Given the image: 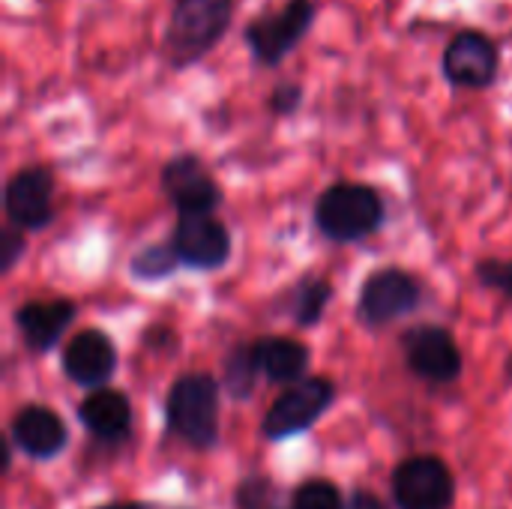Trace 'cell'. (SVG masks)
<instances>
[{
  "mask_svg": "<svg viewBox=\"0 0 512 509\" xmlns=\"http://www.w3.org/2000/svg\"><path fill=\"white\" fill-rule=\"evenodd\" d=\"M219 393L210 372L180 375L165 396L168 432L192 450H213L219 444Z\"/></svg>",
  "mask_w": 512,
  "mask_h": 509,
  "instance_id": "cell-3",
  "label": "cell"
},
{
  "mask_svg": "<svg viewBox=\"0 0 512 509\" xmlns=\"http://www.w3.org/2000/svg\"><path fill=\"white\" fill-rule=\"evenodd\" d=\"M24 234H27V231H21V228L12 225V222H6V228L0 231V270H3V273H12L15 264L24 258V252H27Z\"/></svg>",
  "mask_w": 512,
  "mask_h": 509,
  "instance_id": "cell-25",
  "label": "cell"
},
{
  "mask_svg": "<svg viewBox=\"0 0 512 509\" xmlns=\"http://www.w3.org/2000/svg\"><path fill=\"white\" fill-rule=\"evenodd\" d=\"M93 509H162L153 507V504H144V501H114V504H102V507Z\"/></svg>",
  "mask_w": 512,
  "mask_h": 509,
  "instance_id": "cell-27",
  "label": "cell"
},
{
  "mask_svg": "<svg viewBox=\"0 0 512 509\" xmlns=\"http://www.w3.org/2000/svg\"><path fill=\"white\" fill-rule=\"evenodd\" d=\"M177 267H183V264H180V258H177V252H174V246H171V240L150 243V246L138 249V252L132 255V261H129V273H132L135 279H144V282L165 279V276H171Z\"/></svg>",
  "mask_w": 512,
  "mask_h": 509,
  "instance_id": "cell-21",
  "label": "cell"
},
{
  "mask_svg": "<svg viewBox=\"0 0 512 509\" xmlns=\"http://www.w3.org/2000/svg\"><path fill=\"white\" fill-rule=\"evenodd\" d=\"M312 222L318 234L336 246L363 243L384 228L387 204L375 186L357 180H339L318 195L312 207Z\"/></svg>",
  "mask_w": 512,
  "mask_h": 509,
  "instance_id": "cell-1",
  "label": "cell"
},
{
  "mask_svg": "<svg viewBox=\"0 0 512 509\" xmlns=\"http://www.w3.org/2000/svg\"><path fill=\"white\" fill-rule=\"evenodd\" d=\"M336 402V384L324 375H306L288 384L264 414L261 432L267 441H285L312 429Z\"/></svg>",
  "mask_w": 512,
  "mask_h": 509,
  "instance_id": "cell-6",
  "label": "cell"
},
{
  "mask_svg": "<svg viewBox=\"0 0 512 509\" xmlns=\"http://www.w3.org/2000/svg\"><path fill=\"white\" fill-rule=\"evenodd\" d=\"M441 69L456 90H486L498 81L501 48L483 30H459L444 48Z\"/></svg>",
  "mask_w": 512,
  "mask_h": 509,
  "instance_id": "cell-11",
  "label": "cell"
},
{
  "mask_svg": "<svg viewBox=\"0 0 512 509\" xmlns=\"http://www.w3.org/2000/svg\"><path fill=\"white\" fill-rule=\"evenodd\" d=\"M54 171L51 165H24L18 168L3 189V213L6 222L18 225L21 231H42L54 222L57 204L54 195Z\"/></svg>",
  "mask_w": 512,
  "mask_h": 509,
  "instance_id": "cell-8",
  "label": "cell"
},
{
  "mask_svg": "<svg viewBox=\"0 0 512 509\" xmlns=\"http://www.w3.org/2000/svg\"><path fill=\"white\" fill-rule=\"evenodd\" d=\"M174 509H177V507H174Z\"/></svg>",
  "mask_w": 512,
  "mask_h": 509,
  "instance_id": "cell-28",
  "label": "cell"
},
{
  "mask_svg": "<svg viewBox=\"0 0 512 509\" xmlns=\"http://www.w3.org/2000/svg\"><path fill=\"white\" fill-rule=\"evenodd\" d=\"M393 498L399 509H450L456 501V480L444 459L411 456L393 471Z\"/></svg>",
  "mask_w": 512,
  "mask_h": 509,
  "instance_id": "cell-10",
  "label": "cell"
},
{
  "mask_svg": "<svg viewBox=\"0 0 512 509\" xmlns=\"http://www.w3.org/2000/svg\"><path fill=\"white\" fill-rule=\"evenodd\" d=\"M171 246L183 267L210 273L231 261L234 240L228 225L216 213H183L171 231Z\"/></svg>",
  "mask_w": 512,
  "mask_h": 509,
  "instance_id": "cell-9",
  "label": "cell"
},
{
  "mask_svg": "<svg viewBox=\"0 0 512 509\" xmlns=\"http://www.w3.org/2000/svg\"><path fill=\"white\" fill-rule=\"evenodd\" d=\"M315 18H318V0H285L279 9L249 18L243 27V39L255 63L273 69L285 63L294 54V48L309 36Z\"/></svg>",
  "mask_w": 512,
  "mask_h": 509,
  "instance_id": "cell-4",
  "label": "cell"
},
{
  "mask_svg": "<svg viewBox=\"0 0 512 509\" xmlns=\"http://www.w3.org/2000/svg\"><path fill=\"white\" fill-rule=\"evenodd\" d=\"M78 420L90 438L102 444H120L132 432V402L123 390L96 387L87 393V399H81Z\"/></svg>",
  "mask_w": 512,
  "mask_h": 509,
  "instance_id": "cell-16",
  "label": "cell"
},
{
  "mask_svg": "<svg viewBox=\"0 0 512 509\" xmlns=\"http://www.w3.org/2000/svg\"><path fill=\"white\" fill-rule=\"evenodd\" d=\"M474 273L483 288L498 291L507 300H512V258H483V261H477Z\"/></svg>",
  "mask_w": 512,
  "mask_h": 509,
  "instance_id": "cell-23",
  "label": "cell"
},
{
  "mask_svg": "<svg viewBox=\"0 0 512 509\" xmlns=\"http://www.w3.org/2000/svg\"><path fill=\"white\" fill-rule=\"evenodd\" d=\"M330 300H333L330 279L309 273L297 285H291V291H288V312H291L297 327H318L324 312H327V306H330Z\"/></svg>",
  "mask_w": 512,
  "mask_h": 509,
  "instance_id": "cell-18",
  "label": "cell"
},
{
  "mask_svg": "<svg viewBox=\"0 0 512 509\" xmlns=\"http://www.w3.org/2000/svg\"><path fill=\"white\" fill-rule=\"evenodd\" d=\"M303 99H306V90L300 81H279L267 96V108L273 117H291L300 111Z\"/></svg>",
  "mask_w": 512,
  "mask_h": 509,
  "instance_id": "cell-24",
  "label": "cell"
},
{
  "mask_svg": "<svg viewBox=\"0 0 512 509\" xmlns=\"http://www.w3.org/2000/svg\"><path fill=\"white\" fill-rule=\"evenodd\" d=\"M405 366L426 384H456L465 369L462 348L456 336L441 324H414L399 339Z\"/></svg>",
  "mask_w": 512,
  "mask_h": 509,
  "instance_id": "cell-7",
  "label": "cell"
},
{
  "mask_svg": "<svg viewBox=\"0 0 512 509\" xmlns=\"http://www.w3.org/2000/svg\"><path fill=\"white\" fill-rule=\"evenodd\" d=\"M345 509H390L375 492H369V489H357L351 498H348V504Z\"/></svg>",
  "mask_w": 512,
  "mask_h": 509,
  "instance_id": "cell-26",
  "label": "cell"
},
{
  "mask_svg": "<svg viewBox=\"0 0 512 509\" xmlns=\"http://www.w3.org/2000/svg\"><path fill=\"white\" fill-rule=\"evenodd\" d=\"M261 378V369L255 363V351L252 342H240L228 351L225 363H222V384L231 393V399L246 402L255 393V384Z\"/></svg>",
  "mask_w": 512,
  "mask_h": 509,
  "instance_id": "cell-19",
  "label": "cell"
},
{
  "mask_svg": "<svg viewBox=\"0 0 512 509\" xmlns=\"http://www.w3.org/2000/svg\"><path fill=\"white\" fill-rule=\"evenodd\" d=\"M234 509H291V501L270 477L249 474L234 489Z\"/></svg>",
  "mask_w": 512,
  "mask_h": 509,
  "instance_id": "cell-20",
  "label": "cell"
},
{
  "mask_svg": "<svg viewBox=\"0 0 512 509\" xmlns=\"http://www.w3.org/2000/svg\"><path fill=\"white\" fill-rule=\"evenodd\" d=\"M426 300V285L417 273L390 264L372 270L357 297V318L366 327H387L408 315H414Z\"/></svg>",
  "mask_w": 512,
  "mask_h": 509,
  "instance_id": "cell-5",
  "label": "cell"
},
{
  "mask_svg": "<svg viewBox=\"0 0 512 509\" xmlns=\"http://www.w3.org/2000/svg\"><path fill=\"white\" fill-rule=\"evenodd\" d=\"M162 195L171 201L177 216L183 213H216L222 204V186L195 153H177L162 165Z\"/></svg>",
  "mask_w": 512,
  "mask_h": 509,
  "instance_id": "cell-12",
  "label": "cell"
},
{
  "mask_svg": "<svg viewBox=\"0 0 512 509\" xmlns=\"http://www.w3.org/2000/svg\"><path fill=\"white\" fill-rule=\"evenodd\" d=\"M291 509H345V501L336 483L315 477L291 492Z\"/></svg>",
  "mask_w": 512,
  "mask_h": 509,
  "instance_id": "cell-22",
  "label": "cell"
},
{
  "mask_svg": "<svg viewBox=\"0 0 512 509\" xmlns=\"http://www.w3.org/2000/svg\"><path fill=\"white\" fill-rule=\"evenodd\" d=\"M60 366H63V375L72 384H78L84 390H96V387H105L114 378V372H117V348H114L108 333L81 330L66 342Z\"/></svg>",
  "mask_w": 512,
  "mask_h": 509,
  "instance_id": "cell-14",
  "label": "cell"
},
{
  "mask_svg": "<svg viewBox=\"0 0 512 509\" xmlns=\"http://www.w3.org/2000/svg\"><path fill=\"white\" fill-rule=\"evenodd\" d=\"M255 351V363L261 369V375L270 384H294L300 378H306L309 363H312V351L291 336H261L252 342Z\"/></svg>",
  "mask_w": 512,
  "mask_h": 509,
  "instance_id": "cell-17",
  "label": "cell"
},
{
  "mask_svg": "<svg viewBox=\"0 0 512 509\" xmlns=\"http://www.w3.org/2000/svg\"><path fill=\"white\" fill-rule=\"evenodd\" d=\"M234 0H174L162 33V57L171 69L201 63L228 33Z\"/></svg>",
  "mask_w": 512,
  "mask_h": 509,
  "instance_id": "cell-2",
  "label": "cell"
},
{
  "mask_svg": "<svg viewBox=\"0 0 512 509\" xmlns=\"http://www.w3.org/2000/svg\"><path fill=\"white\" fill-rule=\"evenodd\" d=\"M75 318H78V306L69 297H39V300H27L12 315L21 342L30 351H36V354H45V351L57 348V342L66 336V330L72 327Z\"/></svg>",
  "mask_w": 512,
  "mask_h": 509,
  "instance_id": "cell-13",
  "label": "cell"
},
{
  "mask_svg": "<svg viewBox=\"0 0 512 509\" xmlns=\"http://www.w3.org/2000/svg\"><path fill=\"white\" fill-rule=\"evenodd\" d=\"M9 438H12V447L24 453L27 459L48 462L66 450L69 429L57 411L45 405H24L9 423Z\"/></svg>",
  "mask_w": 512,
  "mask_h": 509,
  "instance_id": "cell-15",
  "label": "cell"
}]
</instances>
